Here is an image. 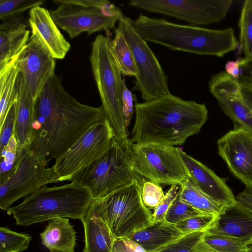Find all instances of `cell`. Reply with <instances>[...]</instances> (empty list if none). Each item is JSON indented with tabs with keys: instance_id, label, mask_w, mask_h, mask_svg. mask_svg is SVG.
Masks as SVG:
<instances>
[{
	"instance_id": "1",
	"label": "cell",
	"mask_w": 252,
	"mask_h": 252,
	"mask_svg": "<svg viewBox=\"0 0 252 252\" xmlns=\"http://www.w3.org/2000/svg\"><path fill=\"white\" fill-rule=\"evenodd\" d=\"M105 121L102 106L78 102L55 74L35 100L29 150L48 163L56 160L93 126Z\"/></svg>"
},
{
	"instance_id": "2",
	"label": "cell",
	"mask_w": 252,
	"mask_h": 252,
	"mask_svg": "<svg viewBox=\"0 0 252 252\" xmlns=\"http://www.w3.org/2000/svg\"><path fill=\"white\" fill-rule=\"evenodd\" d=\"M130 140L138 144L181 145L199 132L208 119L205 104L185 100L171 93L134 105Z\"/></svg>"
},
{
	"instance_id": "3",
	"label": "cell",
	"mask_w": 252,
	"mask_h": 252,
	"mask_svg": "<svg viewBox=\"0 0 252 252\" xmlns=\"http://www.w3.org/2000/svg\"><path fill=\"white\" fill-rule=\"evenodd\" d=\"M134 25L145 41L173 50L222 57L239 45L232 28L214 30L180 25L164 18H151L142 14L134 21Z\"/></svg>"
},
{
	"instance_id": "4",
	"label": "cell",
	"mask_w": 252,
	"mask_h": 252,
	"mask_svg": "<svg viewBox=\"0 0 252 252\" xmlns=\"http://www.w3.org/2000/svg\"><path fill=\"white\" fill-rule=\"evenodd\" d=\"M90 191L74 182L61 186H44L10 207L16 224L29 226L57 218L81 220L93 201Z\"/></svg>"
},
{
	"instance_id": "5",
	"label": "cell",
	"mask_w": 252,
	"mask_h": 252,
	"mask_svg": "<svg viewBox=\"0 0 252 252\" xmlns=\"http://www.w3.org/2000/svg\"><path fill=\"white\" fill-rule=\"evenodd\" d=\"M134 143L115 138L108 151L71 180L87 188L94 200L102 198L136 182L145 180L132 167Z\"/></svg>"
},
{
	"instance_id": "6",
	"label": "cell",
	"mask_w": 252,
	"mask_h": 252,
	"mask_svg": "<svg viewBox=\"0 0 252 252\" xmlns=\"http://www.w3.org/2000/svg\"><path fill=\"white\" fill-rule=\"evenodd\" d=\"M111 33L99 34L92 44L90 62L102 104L106 120L115 138H128L123 112L122 92L125 79L115 60L111 48Z\"/></svg>"
},
{
	"instance_id": "7",
	"label": "cell",
	"mask_w": 252,
	"mask_h": 252,
	"mask_svg": "<svg viewBox=\"0 0 252 252\" xmlns=\"http://www.w3.org/2000/svg\"><path fill=\"white\" fill-rule=\"evenodd\" d=\"M143 184L136 182L94 200L98 214L116 239L128 237L153 224V213L142 199Z\"/></svg>"
},
{
	"instance_id": "8",
	"label": "cell",
	"mask_w": 252,
	"mask_h": 252,
	"mask_svg": "<svg viewBox=\"0 0 252 252\" xmlns=\"http://www.w3.org/2000/svg\"><path fill=\"white\" fill-rule=\"evenodd\" d=\"M117 29L132 52L137 69L132 91L140 92L142 98L149 101L170 94L167 76L158 58L135 30L134 21L118 7Z\"/></svg>"
},
{
	"instance_id": "9",
	"label": "cell",
	"mask_w": 252,
	"mask_h": 252,
	"mask_svg": "<svg viewBox=\"0 0 252 252\" xmlns=\"http://www.w3.org/2000/svg\"><path fill=\"white\" fill-rule=\"evenodd\" d=\"M58 5L50 11L57 26L72 38L115 28L118 7L108 0H55Z\"/></svg>"
},
{
	"instance_id": "10",
	"label": "cell",
	"mask_w": 252,
	"mask_h": 252,
	"mask_svg": "<svg viewBox=\"0 0 252 252\" xmlns=\"http://www.w3.org/2000/svg\"><path fill=\"white\" fill-rule=\"evenodd\" d=\"M179 149L134 143L132 167L140 176L158 185L180 186L189 174Z\"/></svg>"
},
{
	"instance_id": "11",
	"label": "cell",
	"mask_w": 252,
	"mask_h": 252,
	"mask_svg": "<svg viewBox=\"0 0 252 252\" xmlns=\"http://www.w3.org/2000/svg\"><path fill=\"white\" fill-rule=\"evenodd\" d=\"M29 150L20 156L9 174L0 180V208L7 211L15 201L47 184L59 182L53 167Z\"/></svg>"
},
{
	"instance_id": "12",
	"label": "cell",
	"mask_w": 252,
	"mask_h": 252,
	"mask_svg": "<svg viewBox=\"0 0 252 252\" xmlns=\"http://www.w3.org/2000/svg\"><path fill=\"white\" fill-rule=\"evenodd\" d=\"M115 136L108 122L93 126L61 157L53 167L59 182L71 181L81 170L104 155Z\"/></svg>"
},
{
	"instance_id": "13",
	"label": "cell",
	"mask_w": 252,
	"mask_h": 252,
	"mask_svg": "<svg viewBox=\"0 0 252 252\" xmlns=\"http://www.w3.org/2000/svg\"><path fill=\"white\" fill-rule=\"evenodd\" d=\"M232 3V0H131L127 4L174 17L196 26L220 22Z\"/></svg>"
},
{
	"instance_id": "14",
	"label": "cell",
	"mask_w": 252,
	"mask_h": 252,
	"mask_svg": "<svg viewBox=\"0 0 252 252\" xmlns=\"http://www.w3.org/2000/svg\"><path fill=\"white\" fill-rule=\"evenodd\" d=\"M208 87L234 126L252 132V85L222 71L211 77Z\"/></svg>"
},
{
	"instance_id": "15",
	"label": "cell",
	"mask_w": 252,
	"mask_h": 252,
	"mask_svg": "<svg viewBox=\"0 0 252 252\" xmlns=\"http://www.w3.org/2000/svg\"><path fill=\"white\" fill-rule=\"evenodd\" d=\"M16 64L28 92L35 100L46 83L55 74V59L32 35L18 56Z\"/></svg>"
},
{
	"instance_id": "16",
	"label": "cell",
	"mask_w": 252,
	"mask_h": 252,
	"mask_svg": "<svg viewBox=\"0 0 252 252\" xmlns=\"http://www.w3.org/2000/svg\"><path fill=\"white\" fill-rule=\"evenodd\" d=\"M219 156L246 187L252 186V132L234 126L217 141Z\"/></svg>"
},
{
	"instance_id": "17",
	"label": "cell",
	"mask_w": 252,
	"mask_h": 252,
	"mask_svg": "<svg viewBox=\"0 0 252 252\" xmlns=\"http://www.w3.org/2000/svg\"><path fill=\"white\" fill-rule=\"evenodd\" d=\"M179 151L189 177L203 192L225 208L237 203L236 197L224 179L180 148Z\"/></svg>"
},
{
	"instance_id": "18",
	"label": "cell",
	"mask_w": 252,
	"mask_h": 252,
	"mask_svg": "<svg viewBox=\"0 0 252 252\" xmlns=\"http://www.w3.org/2000/svg\"><path fill=\"white\" fill-rule=\"evenodd\" d=\"M29 24L35 36L55 59H63L70 48V43L61 33L50 11L40 6L30 10Z\"/></svg>"
},
{
	"instance_id": "19",
	"label": "cell",
	"mask_w": 252,
	"mask_h": 252,
	"mask_svg": "<svg viewBox=\"0 0 252 252\" xmlns=\"http://www.w3.org/2000/svg\"><path fill=\"white\" fill-rule=\"evenodd\" d=\"M23 16L2 21L0 26V73L17 61L30 39V30Z\"/></svg>"
},
{
	"instance_id": "20",
	"label": "cell",
	"mask_w": 252,
	"mask_h": 252,
	"mask_svg": "<svg viewBox=\"0 0 252 252\" xmlns=\"http://www.w3.org/2000/svg\"><path fill=\"white\" fill-rule=\"evenodd\" d=\"M207 232L237 238L252 245V213L237 203L218 215Z\"/></svg>"
},
{
	"instance_id": "21",
	"label": "cell",
	"mask_w": 252,
	"mask_h": 252,
	"mask_svg": "<svg viewBox=\"0 0 252 252\" xmlns=\"http://www.w3.org/2000/svg\"><path fill=\"white\" fill-rule=\"evenodd\" d=\"M17 110L14 135L18 143V155L29 150L32 139L35 100L28 92L23 77L17 78Z\"/></svg>"
},
{
	"instance_id": "22",
	"label": "cell",
	"mask_w": 252,
	"mask_h": 252,
	"mask_svg": "<svg viewBox=\"0 0 252 252\" xmlns=\"http://www.w3.org/2000/svg\"><path fill=\"white\" fill-rule=\"evenodd\" d=\"M81 221L85 236L83 252H112L116 238L98 214L94 200Z\"/></svg>"
},
{
	"instance_id": "23",
	"label": "cell",
	"mask_w": 252,
	"mask_h": 252,
	"mask_svg": "<svg viewBox=\"0 0 252 252\" xmlns=\"http://www.w3.org/2000/svg\"><path fill=\"white\" fill-rule=\"evenodd\" d=\"M48 221L39 234L42 244L50 252H75L76 233L69 219L57 218Z\"/></svg>"
},
{
	"instance_id": "24",
	"label": "cell",
	"mask_w": 252,
	"mask_h": 252,
	"mask_svg": "<svg viewBox=\"0 0 252 252\" xmlns=\"http://www.w3.org/2000/svg\"><path fill=\"white\" fill-rule=\"evenodd\" d=\"M184 235L175 224L164 220L138 230L127 238L138 243L147 252H155Z\"/></svg>"
},
{
	"instance_id": "25",
	"label": "cell",
	"mask_w": 252,
	"mask_h": 252,
	"mask_svg": "<svg viewBox=\"0 0 252 252\" xmlns=\"http://www.w3.org/2000/svg\"><path fill=\"white\" fill-rule=\"evenodd\" d=\"M179 192L183 202L203 213L219 215L226 208L203 192L189 176L180 186Z\"/></svg>"
},
{
	"instance_id": "26",
	"label": "cell",
	"mask_w": 252,
	"mask_h": 252,
	"mask_svg": "<svg viewBox=\"0 0 252 252\" xmlns=\"http://www.w3.org/2000/svg\"><path fill=\"white\" fill-rule=\"evenodd\" d=\"M115 37L111 41L112 52L122 74L124 76L137 75V69L131 49L121 32L114 29Z\"/></svg>"
},
{
	"instance_id": "27",
	"label": "cell",
	"mask_w": 252,
	"mask_h": 252,
	"mask_svg": "<svg viewBox=\"0 0 252 252\" xmlns=\"http://www.w3.org/2000/svg\"><path fill=\"white\" fill-rule=\"evenodd\" d=\"M16 61L10 68L0 73V126L11 104L17 97L16 83L20 72Z\"/></svg>"
},
{
	"instance_id": "28",
	"label": "cell",
	"mask_w": 252,
	"mask_h": 252,
	"mask_svg": "<svg viewBox=\"0 0 252 252\" xmlns=\"http://www.w3.org/2000/svg\"><path fill=\"white\" fill-rule=\"evenodd\" d=\"M239 45L247 61H252V0L243 4L238 22Z\"/></svg>"
},
{
	"instance_id": "29",
	"label": "cell",
	"mask_w": 252,
	"mask_h": 252,
	"mask_svg": "<svg viewBox=\"0 0 252 252\" xmlns=\"http://www.w3.org/2000/svg\"><path fill=\"white\" fill-rule=\"evenodd\" d=\"M206 231L184 234L155 252H208L203 240Z\"/></svg>"
},
{
	"instance_id": "30",
	"label": "cell",
	"mask_w": 252,
	"mask_h": 252,
	"mask_svg": "<svg viewBox=\"0 0 252 252\" xmlns=\"http://www.w3.org/2000/svg\"><path fill=\"white\" fill-rule=\"evenodd\" d=\"M203 240L209 252H249V246L235 238L206 231Z\"/></svg>"
},
{
	"instance_id": "31",
	"label": "cell",
	"mask_w": 252,
	"mask_h": 252,
	"mask_svg": "<svg viewBox=\"0 0 252 252\" xmlns=\"http://www.w3.org/2000/svg\"><path fill=\"white\" fill-rule=\"evenodd\" d=\"M29 234L0 227V252H22L27 250L32 241Z\"/></svg>"
},
{
	"instance_id": "32",
	"label": "cell",
	"mask_w": 252,
	"mask_h": 252,
	"mask_svg": "<svg viewBox=\"0 0 252 252\" xmlns=\"http://www.w3.org/2000/svg\"><path fill=\"white\" fill-rule=\"evenodd\" d=\"M45 2L44 0H0V19L3 21L23 16L25 11L41 6Z\"/></svg>"
},
{
	"instance_id": "33",
	"label": "cell",
	"mask_w": 252,
	"mask_h": 252,
	"mask_svg": "<svg viewBox=\"0 0 252 252\" xmlns=\"http://www.w3.org/2000/svg\"><path fill=\"white\" fill-rule=\"evenodd\" d=\"M203 214L189 204L183 202L180 198L179 191L169 207L165 217V221L175 224L177 223Z\"/></svg>"
},
{
	"instance_id": "34",
	"label": "cell",
	"mask_w": 252,
	"mask_h": 252,
	"mask_svg": "<svg viewBox=\"0 0 252 252\" xmlns=\"http://www.w3.org/2000/svg\"><path fill=\"white\" fill-rule=\"evenodd\" d=\"M218 215L203 214L190 218L175 224L184 234L199 231H206L212 226Z\"/></svg>"
},
{
	"instance_id": "35",
	"label": "cell",
	"mask_w": 252,
	"mask_h": 252,
	"mask_svg": "<svg viewBox=\"0 0 252 252\" xmlns=\"http://www.w3.org/2000/svg\"><path fill=\"white\" fill-rule=\"evenodd\" d=\"M18 143L15 135L0 151V180L7 176L15 167L20 156L18 155Z\"/></svg>"
},
{
	"instance_id": "36",
	"label": "cell",
	"mask_w": 252,
	"mask_h": 252,
	"mask_svg": "<svg viewBox=\"0 0 252 252\" xmlns=\"http://www.w3.org/2000/svg\"><path fill=\"white\" fill-rule=\"evenodd\" d=\"M17 110V97L11 104L2 125L0 126V152L14 135Z\"/></svg>"
},
{
	"instance_id": "37",
	"label": "cell",
	"mask_w": 252,
	"mask_h": 252,
	"mask_svg": "<svg viewBox=\"0 0 252 252\" xmlns=\"http://www.w3.org/2000/svg\"><path fill=\"white\" fill-rule=\"evenodd\" d=\"M159 185L151 181L144 180L141 190V197L144 205L150 209H155L164 196Z\"/></svg>"
},
{
	"instance_id": "38",
	"label": "cell",
	"mask_w": 252,
	"mask_h": 252,
	"mask_svg": "<svg viewBox=\"0 0 252 252\" xmlns=\"http://www.w3.org/2000/svg\"><path fill=\"white\" fill-rule=\"evenodd\" d=\"M179 186H171V187L165 194L162 200L155 208L152 215L153 218V224L165 220L166 214L174 200L179 190Z\"/></svg>"
},
{
	"instance_id": "39",
	"label": "cell",
	"mask_w": 252,
	"mask_h": 252,
	"mask_svg": "<svg viewBox=\"0 0 252 252\" xmlns=\"http://www.w3.org/2000/svg\"><path fill=\"white\" fill-rule=\"evenodd\" d=\"M135 100V96L127 88L126 83L123 85L122 92L123 112L126 126L128 127L131 120L134 106L133 101Z\"/></svg>"
},
{
	"instance_id": "40",
	"label": "cell",
	"mask_w": 252,
	"mask_h": 252,
	"mask_svg": "<svg viewBox=\"0 0 252 252\" xmlns=\"http://www.w3.org/2000/svg\"><path fill=\"white\" fill-rule=\"evenodd\" d=\"M236 199L237 202L252 213V186L246 187L238 193Z\"/></svg>"
},
{
	"instance_id": "41",
	"label": "cell",
	"mask_w": 252,
	"mask_h": 252,
	"mask_svg": "<svg viewBox=\"0 0 252 252\" xmlns=\"http://www.w3.org/2000/svg\"><path fill=\"white\" fill-rule=\"evenodd\" d=\"M240 67V76L239 80L252 85V61H247L244 58H241Z\"/></svg>"
},
{
	"instance_id": "42",
	"label": "cell",
	"mask_w": 252,
	"mask_h": 252,
	"mask_svg": "<svg viewBox=\"0 0 252 252\" xmlns=\"http://www.w3.org/2000/svg\"><path fill=\"white\" fill-rule=\"evenodd\" d=\"M240 59L228 61L225 65V71L236 80H239L240 76Z\"/></svg>"
},
{
	"instance_id": "43",
	"label": "cell",
	"mask_w": 252,
	"mask_h": 252,
	"mask_svg": "<svg viewBox=\"0 0 252 252\" xmlns=\"http://www.w3.org/2000/svg\"><path fill=\"white\" fill-rule=\"evenodd\" d=\"M249 248V252H252V245L249 246L248 247Z\"/></svg>"
}]
</instances>
